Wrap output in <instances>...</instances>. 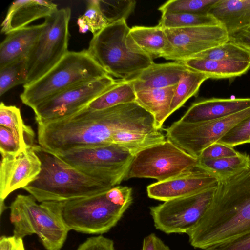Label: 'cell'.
<instances>
[{"label": "cell", "instance_id": "d4e9b609", "mask_svg": "<svg viewBox=\"0 0 250 250\" xmlns=\"http://www.w3.org/2000/svg\"><path fill=\"white\" fill-rule=\"evenodd\" d=\"M197 168L204 170L217 182L227 180L250 169V156L246 153L220 159L198 158Z\"/></svg>", "mask_w": 250, "mask_h": 250}, {"label": "cell", "instance_id": "30bf717a", "mask_svg": "<svg viewBox=\"0 0 250 250\" xmlns=\"http://www.w3.org/2000/svg\"><path fill=\"white\" fill-rule=\"evenodd\" d=\"M198 166V158L166 139L135 155L125 180L146 178L161 182L196 169Z\"/></svg>", "mask_w": 250, "mask_h": 250}, {"label": "cell", "instance_id": "9a60e30c", "mask_svg": "<svg viewBox=\"0 0 250 250\" xmlns=\"http://www.w3.org/2000/svg\"><path fill=\"white\" fill-rule=\"evenodd\" d=\"M41 161L33 147L14 156H1L0 164V212L7 207L4 201L14 191L23 188L41 172Z\"/></svg>", "mask_w": 250, "mask_h": 250}, {"label": "cell", "instance_id": "60d3db41", "mask_svg": "<svg viewBox=\"0 0 250 250\" xmlns=\"http://www.w3.org/2000/svg\"><path fill=\"white\" fill-rule=\"evenodd\" d=\"M229 41L250 51V25L229 33Z\"/></svg>", "mask_w": 250, "mask_h": 250}, {"label": "cell", "instance_id": "f1b7e54d", "mask_svg": "<svg viewBox=\"0 0 250 250\" xmlns=\"http://www.w3.org/2000/svg\"><path fill=\"white\" fill-rule=\"evenodd\" d=\"M209 78L205 74L188 68L182 75L175 91L170 109V116L182 107Z\"/></svg>", "mask_w": 250, "mask_h": 250}, {"label": "cell", "instance_id": "7402d4cb", "mask_svg": "<svg viewBox=\"0 0 250 250\" xmlns=\"http://www.w3.org/2000/svg\"><path fill=\"white\" fill-rule=\"evenodd\" d=\"M208 13L229 34L250 25V0H217Z\"/></svg>", "mask_w": 250, "mask_h": 250}, {"label": "cell", "instance_id": "ffe728a7", "mask_svg": "<svg viewBox=\"0 0 250 250\" xmlns=\"http://www.w3.org/2000/svg\"><path fill=\"white\" fill-rule=\"evenodd\" d=\"M43 28L42 23L28 26L6 34L0 45V69L27 57Z\"/></svg>", "mask_w": 250, "mask_h": 250}, {"label": "cell", "instance_id": "3957f363", "mask_svg": "<svg viewBox=\"0 0 250 250\" xmlns=\"http://www.w3.org/2000/svg\"><path fill=\"white\" fill-rule=\"evenodd\" d=\"M42 162L37 178L23 189L37 202H64L92 196L111 187L85 174L40 145L33 146Z\"/></svg>", "mask_w": 250, "mask_h": 250}, {"label": "cell", "instance_id": "52a82bcc", "mask_svg": "<svg viewBox=\"0 0 250 250\" xmlns=\"http://www.w3.org/2000/svg\"><path fill=\"white\" fill-rule=\"evenodd\" d=\"M9 208L13 235L23 239L36 234L47 250L62 247L69 230L61 217L59 202L38 204L30 194H19Z\"/></svg>", "mask_w": 250, "mask_h": 250}, {"label": "cell", "instance_id": "277c9868", "mask_svg": "<svg viewBox=\"0 0 250 250\" xmlns=\"http://www.w3.org/2000/svg\"><path fill=\"white\" fill-rule=\"evenodd\" d=\"M132 200L130 188L116 186L92 196L59 202V206L69 230L102 234L117 225Z\"/></svg>", "mask_w": 250, "mask_h": 250}, {"label": "cell", "instance_id": "83f0119b", "mask_svg": "<svg viewBox=\"0 0 250 250\" xmlns=\"http://www.w3.org/2000/svg\"><path fill=\"white\" fill-rule=\"evenodd\" d=\"M0 125L12 131L14 135L26 148L36 144L35 133L31 126L26 125L21 117L20 109L14 105H7L3 102L0 104Z\"/></svg>", "mask_w": 250, "mask_h": 250}, {"label": "cell", "instance_id": "f35d334b", "mask_svg": "<svg viewBox=\"0 0 250 250\" xmlns=\"http://www.w3.org/2000/svg\"><path fill=\"white\" fill-rule=\"evenodd\" d=\"M76 250H116L113 241L102 235L88 238Z\"/></svg>", "mask_w": 250, "mask_h": 250}, {"label": "cell", "instance_id": "e0dca14e", "mask_svg": "<svg viewBox=\"0 0 250 250\" xmlns=\"http://www.w3.org/2000/svg\"><path fill=\"white\" fill-rule=\"evenodd\" d=\"M58 10L57 5L44 0H17L9 6L1 24V32L9 33L28 26L33 21L44 19Z\"/></svg>", "mask_w": 250, "mask_h": 250}, {"label": "cell", "instance_id": "2e32d148", "mask_svg": "<svg viewBox=\"0 0 250 250\" xmlns=\"http://www.w3.org/2000/svg\"><path fill=\"white\" fill-rule=\"evenodd\" d=\"M218 182L206 171L196 168L171 179L157 182L146 188L148 196L166 201L216 188Z\"/></svg>", "mask_w": 250, "mask_h": 250}, {"label": "cell", "instance_id": "4dcf8cb0", "mask_svg": "<svg viewBox=\"0 0 250 250\" xmlns=\"http://www.w3.org/2000/svg\"><path fill=\"white\" fill-rule=\"evenodd\" d=\"M190 58L250 62V51L229 41L216 47L197 54L189 59Z\"/></svg>", "mask_w": 250, "mask_h": 250}, {"label": "cell", "instance_id": "d6a6232c", "mask_svg": "<svg viewBox=\"0 0 250 250\" xmlns=\"http://www.w3.org/2000/svg\"><path fill=\"white\" fill-rule=\"evenodd\" d=\"M86 2V10L78 18L77 24L80 33L90 31L94 35L109 23L100 9L98 0H90Z\"/></svg>", "mask_w": 250, "mask_h": 250}, {"label": "cell", "instance_id": "d590c367", "mask_svg": "<svg viewBox=\"0 0 250 250\" xmlns=\"http://www.w3.org/2000/svg\"><path fill=\"white\" fill-rule=\"evenodd\" d=\"M218 142L232 147L250 143V116L239 123Z\"/></svg>", "mask_w": 250, "mask_h": 250}, {"label": "cell", "instance_id": "7a4b0ae2", "mask_svg": "<svg viewBox=\"0 0 250 250\" xmlns=\"http://www.w3.org/2000/svg\"><path fill=\"white\" fill-rule=\"evenodd\" d=\"M250 231V169L218 182L208 209L187 234L195 248L211 250Z\"/></svg>", "mask_w": 250, "mask_h": 250}, {"label": "cell", "instance_id": "4316f807", "mask_svg": "<svg viewBox=\"0 0 250 250\" xmlns=\"http://www.w3.org/2000/svg\"><path fill=\"white\" fill-rule=\"evenodd\" d=\"M166 140L161 130L143 133L131 131H121L112 137L111 143L127 149L134 156L140 151Z\"/></svg>", "mask_w": 250, "mask_h": 250}, {"label": "cell", "instance_id": "8fae6325", "mask_svg": "<svg viewBox=\"0 0 250 250\" xmlns=\"http://www.w3.org/2000/svg\"><path fill=\"white\" fill-rule=\"evenodd\" d=\"M250 116V107L212 120L185 123L179 120L165 129L167 139L198 158L202 151L218 142L241 121Z\"/></svg>", "mask_w": 250, "mask_h": 250}, {"label": "cell", "instance_id": "6da1fadb", "mask_svg": "<svg viewBox=\"0 0 250 250\" xmlns=\"http://www.w3.org/2000/svg\"><path fill=\"white\" fill-rule=\"evenodd\" d=\"M39 145L55 155L112 144L121 131L147 133L157 130L153 116L135 102L106 109H82L66 118L37 125Z\"/></svg>", "mask_w": 250, "mask_h": 250}, {"label": "cell", "instance_id": "9c48e42d", "mask_svg": "<svg viewBox=\"0 0 250 250\" xmlns=\"http://www.w3.org/2000/svg\"><path fill=\"white\" fill-rule=\"evenodd\" d=\"M69 7L58 9L45 18L43 28L27 57L28 85L44 75L69 51Z\"/></svg>", "mask_w": 250, "mask_h": 250}, {"label": "cell", "instance_id": "7bdbcfd3", "mask_svg": "<svg viewBox=\"0 0 250 250\" xmlns=\"http://www.w3.org/2000/svg\"><path fill=\"white\" fill-rule=\"evenodd\" d=\"M0 250H25L23 239L14 235L0 238Z\"/></svg>", "mask_w": 250, "mask_h": 250}, {"label": "cell", "instance_id": "4fadbf2b", "mask_svg": "<svg viewBox=\"0 0 250 250\" xmlns=\"http://www.w3.org/2000/svg\"><path fill=\"white\" fill-rule=\"evenodd\" d=\"M110 75L70 88L43 102L33 110L37 125L69 117L85 107L115 82Z\"/></svg>", "mask_w": 250, "mask_h": 250}, {"label": "cell", "instance_id": "44dd1931", "mask_svg": "<svg viewBox=\"0 0 250 250\" xmlns=\"http://www.w3.org/2000/svg\"><path fill=\"white\" fill-rule=\"evenodd\" d=\"M130 44L152 59L167 55L169 45L165 29L155 26H134L128 35Z\"/></svg>", "mask_w": 250, "mask_h": 250}, {"label": "cell", "instance_id": "cb8c5ba5", "mask_svg": "<svg viewBox=\"0 0 250 250\" xmlns=\"http://www.w3.org/2000/svg\"><path fill=\"white\" fill-rule=\"evenodd\" d=\"M182 62L188 68L202 72L209 79H228L246 73L250 68V62L190 58Z\"/></svg>", "mask_w": 250, "mask_h": 250}, {"label": "cell", "instance_id": "836d02e7", "mask_svg": "<svg viewBox=\"0 0 250 250\" xmlns=\"http://www.w3.org/2000/svg\"><path fill=\"white\" fill-rule=\"evenodd\" d=\"M217 0H170L160 6L162 13H184L195 14H208L211 7Z\"/></svg>", "mask_w": 250, "mask_h": 250}, {"label": "cell", "instance_id": "5bb4252c", "mask_svg": "<svg viewBox=\"0 0 250 250\" xmlns=\"http://www.w3.org/2000/svg\"><path fill=\"white\" fill-rule=\"evenodd\" d=\"M169 49L165 58L182 62L229 41V34L221 24L164 29Z\"/></svg>", "mask_w": 250, "mask_h": 250}, {"label": "cell", "instance_id": "e575fe53", "mask_svg": "<svg viewBox=\"0 0 250 250\" xmlns=\"http://www.w3.org/2000/svg\"><path fill=\"white\" fill-rule=\"evenodd\" d=\"M100 9L109 24L125 21L134 11L136 1L99 0Z\"/></svg>", "mask_w": 250, "mask_h": 250}, {"label": "cell", "instance_id": "b9f144b4", "mask_svg": "<svg viewBox=\"0 0 250 250\" xmlns=\"http://www.w3.org/2000/svg\"><path fill=\"white\" fill-rule=\"evenodd\" d=\"M141 250H171L155 234L151 233L144 238Z\"/></svg>", "mask_w": 250, "mask_h": 250}, {"label": "cell", "instance_id": "1f68e13d", "mask_svg": "<svg viewBox=\"0 0 250 250\" xmlns=\"http://www.w3.org/2000/svg\"><path fill=\"white\" fill-rule=\"evenodd\" d=\"M27 57L17 60L0 69V97L13 87L26 83L28 73Z\"/></svg>", "mask_w": 250, "mask_h": 250}, {"label": "cell", "instance_id": "d6986e66", "mask_svg": "<svg viewBox=\"0 0 250 250\" xmlns=\"http://www.w3.org/2000/svg\"><path fill=\"white\" fill-rule=\"evenodd\" d=\"M182 62L155 63L128 79L136 92L177 85L183 73L188 69Z\"/></svg>", "mask_w": 250, "mask_h": 250}, {"label": "cell", "instance_id": "ba28073f", "mask_svg": "<svg viewBox=\"0 0 250 250\" xmlns=\"http://www.w3.org/2000/svg\"><path fill=\"white\" fill-rule=\"evenodd\" d=\"M56 155L111 188L125 180L134 157L127 149L113 144L73 150Z\"/></svg>", "mask_w": 250, "mask_h": 250}, {"label": "cell", "instance_id": "603a6c76", "mask_svg": "<svg viewBox=\"0 0 250 250\" xmlns=\"http://www.w3.org/2000/svg\"><path fill=\"white\" fill-rule=\"evenodd\" d=\"M177 85L136 92L135 102L153 117L155 127L161 130L170 116V109Z\"/></svg>", "mask_w": 250, "mask_h": 250}, {"label": "cell", "instance_id": "7c38bea8", "mask_svg": "<svg viewBox=\"0 0 250 250\" xmlns=\"http://www.w3.org/2000/svg\"><path fill=\"white\" fill-rule=\"evenodd\" d=\"M215 188L150 207V214L155 228L167 234H187L208 209Z\"/></svg>", "mask_w": 250, "mask_h": 250}, {"label": "cell", "instance_id": "ab89813d", "mask_svg": "<svg viewBox=\"0 0 250 250\" xmlns=\"http://www.w3.org/2000/svg\"><path fill=\"white\" fill-rule=\"evenodd\" d=\"M211 250H250V231L222 244Z\"/></svg>", "mask_w": 250, "mask_h": 250}, {"label": "cell", "instance_id": "8d00e7d4", "mask_svg": "<svg viewBox=\"0 0 250 250\" xmlns=\"http://www.w3.org/2000/svg\"><path fill=\"white\" fill-rule=\"evenodd\" d=\"M29 148L25 147L7 128L0 125V152L1 156L16 155Z\"/></svg>", "mask_w": 250, "mask_h": 250}, {"label": "cell", "instance_id": "f546056e", "mask_svg": "<svg viewBox=\"0 0 250 250\" xmlns=\"http://www.w3.org/2000/svg\"><path fill=\"white\" fill-rule=\"evenodd\" d=\"M211 15L184 13H162L158 25L164 29L187 28L219 24Z\"/></svg>", "mask_w": 250, "mask_h": 250}, {"label": "cell", "instance_id": "74e56055", "mask_svg": "<svg viewBox=\"0 0 250 250\" xmlns=\"http://www.w3.org/2000/svg\"><path fill=\"white\" fill-rule=\"evenodd\" d=\"M240 153L234 147L216 142L204 149L198 158L220 159L236 156Z\"/></svg>", "mask_w": 250, "mask_h": 250}, {"label": "cell", "instance_id": "ee69618b", "mask_svg": "<svg viewBox=\"0 0 250 250\" xmlns=\"http://www.w3.org/2000/svg\"></svg>", "mask_w": 250, "mask_h": 250}, {"label": "cell", "instance_id": "ac0fdd59", "mask_svg": "<svg viewBox=\"0 0 250 250\" xmlns=\"http://www.w3.org/2000/svg\"><path fill=\"white\" fill-rule=\"evenodd\" d=\"M250 107V98H211L191 104L179 120L185 123L212 120L236 113Z\"/></svg>", "mask_w": 250, "mask_h": 250}, {"label": "cell", "instance_id": "5b68a950", "mask_svg": "<svg viewBox=\"0 0 250 250\" xmlns=\"http://www.w3.org/2000/svg\"><path fill=\"white\" fill-rule=\"evenodd\" d=\"M108 75L87 49L68 51L50 71L23 85V104L33 110L53 96L77 85Z\"/></svg>", "mask_w": 250, "mask_h": 250}, {"label": "cell", "instance_id": "8992f818", "mask_svg": "<svg viewBox=\"0 0 250 250\" xmlns=\"http://www.w3.org/2000/svg\"><path fill=\"white\" fill-rule=\"evenodd\" d=\"M130 29L125 21L110 23L93 35L87 49L108 75L123 80L132 78L154 63L130 44Z\"/></svg>", "mask_w": 250, "mask_h": 250}, {"label": "cell", "instance_id": "484cf974", "mask_svg": "<svg viewBox=\"0 0 250 250\" xmlns=\"http://www.w3.org/2000/svg\"><path fill=\"white\" fill-rule=\"evenodd\" d=\"M136 92L129 80H118L85 107L89 111H98L117 105L135 102Z\"/></svg>", "mask_w": 250, "mask_h": 250}]
</instances>
